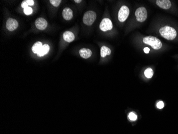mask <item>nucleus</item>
I'll return each mask as SVG.
<instances>
[{
  "label": "nucleus",
  "instance_id": "1",
  "mask_svg": "<svg viewBox=\"0 0 178 134\" xmlns=\"http://www.w3.org/2000/svg\"><path fill=\"white\" fill-rule=\"evenodd\" d=\"M161 37L168 40H172L176 38L177 32L175 29L169 26H165L161 27L159 30Z\"/></svg>",
  "mask_w": 178,
  "mask_h": 134
},
{
  "label": "nucleus",
  "instance_id": "2",
  "mask_svg": "<svg viewBox=\"0 0 178 134\" xmlns=\"http://www.w3.org/2000/svg\"><path fill=\"white\" fill-rule=\"evenodd\" d=\"M143 42L146 45L150 46L155 50H159L162 47V43L161 40L153 36H147L144 37Z\"/></svg>",
  "mask_w": 178,
  "mask_h": 134
},
{
  "label": "nucleus",
  "instance_id": "3",
  "mask_svg": "<svg viewBox=\"0 0 178 134\" xmlns=\"http://www.w3.org/2000/svg\"><path fill=\"white\" fill-rule=\"evenodd\" d=\"M96 14L94 11H88L84 14L83 17V21L84 24L91 26L92 25L94 21H96Z\"/></svg>",
  "mask_w": 178,
  "mask_h": 134
},
{
  "label": "nucleus",
  "instance_id": "4",
  "mask_svg": "<svg viewBox=\"0 0 178 134\" xmlns=\"http://www.w3.org/2000/svg\"><path fill=\"white\" fill-rule=\"evenodd\" d=\"M135 16L137 21L140 23L146 21L147 18L148 14L146 8L143 6H141L138 8L135 12Z\"/></svg>",
  "mask_w": 178,
  "mask_h": 134
},
{
  "label": "nucleus",
  "instance_id": "5",
  "mask_svg": "<svg viewBox=\"0 0 178 134\" xmlns=\"http://www.w3.org/2000/svg\"><path fill=\"white\" fill-rule=\"evenodd\" d=\"M130 14L129 8L126 6H123L121 7L118 13V19L120 22H124L128 18Z\"/></svg>",
  "mask_w": 178,
  "mask_h": 134
},
{
  "label": "nucleus",
  "instance_id": "6",
  "mask_svg": "<svg viewBox=\"0 0 178 134\" xmlns=\"http://www.w3.org/2000/svg\"><path fill=\"white\" fill-rule=\"evenodd\" d=\"M100 29L102 31L106 32L113 29V23L111 20L108 18H104L99 25Z\"/></svg>",
  "mask_w": 178,
  "mask_h": 134
},
{
  "label": "nucleus",
  "instance_id": "7",
  "mask_svg": "<svg viewBox=\"0 0 178 134\" xmlns=\"http://www.w3.org/2000/svg\"><path fill=\"white\" fill-rule=\"evenodd\" d=\"M18 27V23L15 19L10 18L8 19L6 23V27L10 31H13Z\"/></svg>",
  "mask_w": 178,
  "mask_h": 134
},
{
  "label": "nucleus",
  "instance_id": "8",
  "mask_svg": "<svg viewBox=\"0 0 178 134\" xmlns=\"http://www.w3.org/2000/svg\"><path fill=\"white\" fill-rule=\"evenodd\" d=\"M156 3L158 6L165 10L169 9L172 6L171 2L169 0H157Z\"/></svg>",
  "mask_w": 178,
  "mask_h": 134
},
{
  "label": "nucleus",
  "instance_id": "9",
  "mask_svg": "<svg viewBox=\"0 0 178 134\" xmlns=\"http://www.w3.org/2000/svg\"><path fill=\"white\" fill-rule=\"evenodd\" d=\"M35 26L38 30H43L46 29L48 26L47 21L43 18H38L35 21Z\"/></svg>",
  "mask_w": 178,
  "mask_h": 134
},
{
  "label": "nucleus",
  "instance_id": "10",
  "mask_svg": "<svg viewBox=\"0 0 178 134\" xmlns=\"http://www.w3.org/2000/svg\"><path fill=\"white\" fill-rule=\"evenodd\" d=\"M79 53L81 57L85 59H87L90 57L92 55V51L89 48H83L79 50Z\"/></svg>",
  "mask_w": 178,
  "mask_h": 134
},
{
  "label": "nucleus",
  "instance_id": "11",
  "mask_svg": "<svg viewBox=\"0 0 178 134\" xmlns=\"http://www.w3.org/2000/svg\"><path fill=\"white\" fill-rule=\"evenodd\" d=\"M62 16L66 21L70 20L73 18V11L69 8H65L62 11Z\"/></svg>",
  "mask_w": 178,
  "mask_h": 134
},
{
  "label": "nucleus",
  "instance_id": "12",
  "mask_svg": "<svg viewBox=\"0 0 178 134\" xmlns=\"http://www.w3.org/2000/svg\"><path fill=\"white\" fill-rule=\"evenodd\" d=\"M63 38L66 42H71L75 39V36L74 33L70 31H66L63 34Z\"/></svg>",
  "mask_w": 178,
  "mask_h": 134
},
{
  "label": "nucleus",
  "instance_id": "13",
  "mask_svg": "<svg viewBox=\"0 0 178 134\" xmlns=\"http://www.w3.org/2000/svg\"><path fill=\"white\" fill-rule=\"evenodd\" d=\"M49 50H50V47L49 45L47 44L43 45L41 49L38 52V53L37 54V55L38 57H43L44 55L48 54Z\"/></svg>",
  "mask_w": 178,
  "mask_h": 134
},
{
  "label": "nucleus",
  "instance_id": "14",
  "mask_svg": "<svg viewBox=\"0 0 178 134\" xmlns=\"http://www.w3.org/2000/svg\"><path fill=\"white\" fill-rule=\"evenodd\" d=\"M111 54L110 48L105 46H103L100 49V55L102 57H105L107 55H109Z\"/></svg>",
  "mask_w": 178,
  "mask_h": 134
},
{
  "label": "nucleus",
  "instance_id": "15",
  "mask_svg": "<svg viewBox=\"0 0 178 134\" xmlns=\"http://www.w3.org/2000/svg\"><path fill=\"white\" fill-rule=\"evenodd\" d=\"M42 43L40 42H36V43L34 44V45H33L32 48V50L34 54L38 53V52L41 49V48L42 47Z\"/></svg>",
  "mask_w": 178,
  "mask_h": 134
},
{
  "label": "nucleus",
  "instance_id": "16",
  "mask_svg": "<svg viewBox=\"0 0 178 134\" xmlns=\"http://www.w3.org/2000/svg\"><path fill=\"white\" fill-rule=\"evenodd\" d=\"M145 76H146L147 78H151L154 75V72L152 69L150 68H148L144 72Z\"/></svg>",
  "mask_w": 178,
  "mask_h": 134
},
{
  "label": "nucleus",
  "instance_id": "17",
  "mask_svg": "<svg viewBox=\"0 0 178 134\" xmlns=\"http://www.w3.org/2000/svg\"><path fill=\"white\" fill-rule=\"evenodd\" d=\"M23 12L26 15H29L32 14L33 12V9L31 7L28 6L23 10Z\"/></svg>",
  "mask_w": 178,
  "mask_h": 134
},
{
  "label": "nucleus",
  "instance_id": "18",
  "mask_svg": "<svg viewBox=\"0 0 178 134\" xmlns=\"http://www.w3.org/2000/svg\"><path fill=\"white\" fill-rule=\"evenodd\" d=\"M50 2L53 6H58L61 2V0H50Z\"/></svg>",
  "mask_w": 178,
  "mask_h": 134
},
{
  "label": "nucleus",
  "instance_id": "19",
  "mask_svg": "<svg viewBox=\"0 0 178 134\" xmlns=\"http://www.w3.org/2000/svg\"><path fill=\"white\" fill-rule=\"evenodd\" d=\"M128 118L132 121H135L137 119V115L135 114H134V113L131 112V113L129 114Z\"/></svg>",
  "mask_w": 178,
  "mask_h": 134
},
{
  "label": "nucleus",
  "instance_id": "20",
  "mask_svg": "<svg viewBox=\"0 0 178 134\" xmlns=\"http://www.w3.org/2000/svg\"><path fill=\"white\" fill-rule=\"evenodd\" d=\"M156 106L158 109H162L164 107V104L162 101H159L156 105Z\"/></svg>",
  "mask_w": 178,
  "mask_h": 134
},
{
  "label": "nucleus",
  "instance_id": "21",
  "mask_svg": "<svg viewBox=\"0 0 178 134\" xmlns=\"http://www.w3.org/2000/svg\"><path fill=\"white\" fill-rule=\"evenodd\" d=\"M28 6H29V5H28V3H27L26 0V1H23V2L21 3V7L23 8V9L26 8L28 7Z\"/></svg>",
  "mask_w": 178,
  "mask_h": 134
},
{
  "label": "nucleus",
  "instance_id": "22",
  "mask_svg": "<svg viewBox=\"0 0 178 134\" xmlns=\"http://www.w3.org/2000/svg\"><path fill=\"white\" fill-rule=\"evenodd\" d=\"M26 2L29 6H33L34 4V1L33 0H26Z\"/></svg>",
  "mask_w": 178,
  "mask_h": 134
},
{
  "label": "nucleus",
  "instance_id": "23",
  "mask_svg": "<svg viewBox=\"0 0 178 134\" xmlns=\"http://www.w3.org/2000/svg\"><path fill=\"white\" fill-rule=\"evenodd\" d=\"M143 51H144V52H145V53L148 54L149 53V52H150V49H149L148 47L144 48Z\"/></svg>",
  "mask_w": 178,
  "mask_h": 134
},
{
  "label": "nucleus",
  "instance_id": "24",
  "mask_svg": "<svg viewBox=\"0 0 178 134\" xmlns=\"http://www.w3.org/2000/svg\"><path fill=\"white\" fill-rule=\"evenodd\" d=\"M74 2H75V3H79L81 2V0H75Z\"/></svg>",
  "mask_w": 178,
  "mask_h": 134
}]
</instances>
